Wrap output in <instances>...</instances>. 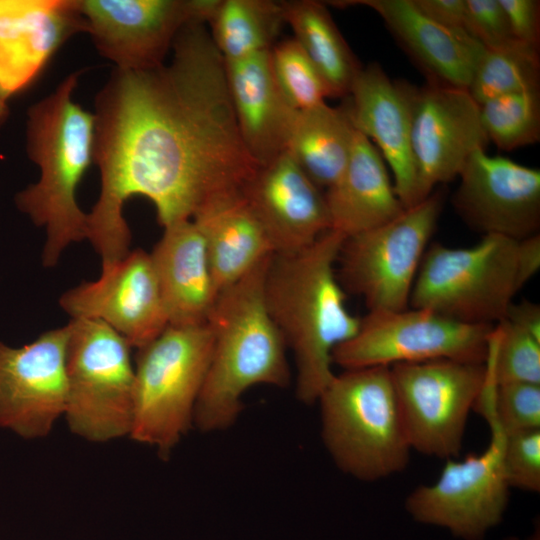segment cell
I'll return each mask as SVG.
<instances>
[{"label": "cell", "instance_id": "52a82bcc", "mask_svg": "<svg viewBox=\"0 0 540 540\" xmlns=\"http://www.w3.org/2000/svg\"><path fill=\"white\" fill-rule=\"evenodd\" d=\"M525 284L517 240L483 235L464 248L433 243L424 254L409 307L466 324L494 326L505 318Z\"/></svg>", "mask_w": 540, "mask_h": 540}, {"label": "cell", "instance_id": "7c38bea8", "mask_svg": "<svg viewBox=\"0 0 540 540\" xmlns=\"http://www.w3.org/2000/svg\"><path fill=\"white\" fill-rule=\"evenodd\" d=\"M490 430L482 453L447 459L433 484L407 496L405 507L415 521L445 528L463 540H482L502 521L511 488L502 462L503 434L495 426Z\"/></svg>", "mask_w": 540, "mask_h": 540}, {"label": "cell", "instance_id": "836d02e7", "mask_svg": "<svg viewBox=\"0 0 540 540\" xmlns=\"http://www.w3.org/2000/svg\"><path fill=\"white\" fill-rule=\"evenodd\" d=\"M502 462L510 488L540 491V430L503 435Z\"/></svg>", "mask_w": 540, "mask_h": 540}, {"label": "cell", "instance_id": "3957f363", "mask_svg": "<svg viewBox=\"0 0 540 540\" xmlns=\"http://www.w3.org/2000/svg\"><path fill=\"white\" fill-rule=\"evenodd\" d=\"M81 73L66 76L27 110L26 152L40 176L14 201L45 229L41 260L46 268L54 267L71 244L87 239V213L77 202V189L93 163L95 119L73 99Z\"/></svg>", "mask_w": 540, "mask_h": 540}, {"label": "cell", "instance_id": "e575fe53", "mask_svg": "<svg viewBox=\"0 0 540 540\" xmlns=\"http://www.w3.org/2000/svg\"><path fill=\"white\" fill-rule=\"evenodd\" d=\"M464 30L485 49L515 42L499 0H466Z\"/></svg>", "mask_w": 540, "mask_h": 540}, {"label": "cell", "instance_id": "d590c367", "mask_svg": "<svg viewBox=\"0 0 540 540\" xmlns=\"http://www.w3.org/2000/svg\"><path fill=\"white\" fill-rule=\"evenodd\" d=\"M513 39L538 49L540 2L536 0H499Z\"/></svg>", "mask_w": 540, "mask_h": 540}, {"label": "cell", "instance_id": "cb8c5ba5", "mask_svg": "<svg viewBox=\"0 0 540 540\" xmlns=\"http://www.w3.org/2000/svg\"><path fill=\"white\" fill-rule=\"evenodd\" d=\"M324 196L330 229L345 238L378 227L405 210L380 152L358 131L346 167Z\"/></svg>", "mask_w": 540, "mask_h": 540}, {"label": "cell", "instance_id": "4fadbf2b", "mask_svg": "<svg viewBox=\"0 0 540 540\" xmlns=\"http://www.w3.org/2000/svg\"><path fill=\"white\" fill-rule=\"evenodd\" d=\"M68 325L12 347L0 340V428L26 440L47 437L63 417Z\"/></svg>", "mask_w": 540, "mask_h": 540}, {"label": "cell", "instance_id": "9a60e30c", "mask_svg": "<svg viewBox=\"0 0 540 540\" xmlns=\"http://www.w3.org/2000/svg\"><path fill=\"white\" fill-rule=\"evenodd\" d=\"M59 305L71 319L100 321L140 348L169 325L150 253L130 250L100 276L64 292Z\"/></svg>", "mask_w": 540, "mask_h": 540}, {"label": "cell", "instance_id": "d6a6232c", "mask_svg": "<svg viewBox=\"0 0 540 540\" xmlns=\"http://www.w3.org/2000/svg\"><path fill=\"white\" fill-rule=\"evenodd\" d=\"M270 61L280 90L295 110L312 108L331 97L321 74L293 38L275 43Z\"/></svg>", "mask_w": 540, "mask_h": 540}, {"label": "cell", "instance_id": "60d3db41", "mask_svg": "<svg viewBox=\"0 0 540 540\" xmlns=\"http://www.w3.org/2000/svg\"><path fill=\"white\" fill-rule=\"evenodd\" d=\"M508 540H520V539H517V538H510ZM527 540H539V535H533L531 538L527 539Z\"/></svg>", "mask_w": 540, "mask_h": 540}, {"label": "cell", "instance_id": "ffe728a7", "mask_svg": "<svg viewBox=\"0 0 540 540\" xmlns=\"http://www.w3.org/2000/svg\"><path fill=\"white\" fill-rule=\"evenodd\" d=\"M84 32L78 0H0V86L29 84L71 36Z\"/></svg>", "mask_w": 540, "mask_h": 540}, {"label": "cell", "instance_id": "83f0119b", "mask_svg": "<svg viewBox=\"0 0 540 540\" xmlns=\"http://www.w3.org/2000/svg\"><path fill=\"white\" fill-rule=\"evenodd\" d=\"M284 23L282 1L221 0L208 25L224 60L236 61L269 51Z\"/></svg>", "mask_w": 540, "mask_h": 540}, {"label": "cell", "instance_id": "8d00e7d4", "mask_svg": "<svg viewBox=\"0 0 540 540\" xmlns=\"http://www.w3.org/2000/svg\"><path fill=\"white\" fill-rule=\"evenodd\" d=\"M418 10L435 23L464 29L466 0H413Z\"/></svg>", "mask_w": 540, "mask_h": 540}, {"label": "cell", "instance_id": "ba28073f", "mask_svg": "<svg viewBox=\"0 0 540 540\" xmlns=\"http://www.w3.org/2000/svg\"><path fill=\"white\" fill-rule=\"evenodd\" d=\"M67 325V426L92 443L129 437L135 385L131 345L100 321L70 319Z\"/></svg>", "mask_w": 540, "mask_h": 540}, {"label": "cell", "instance_id": "1f68e13d", "mask_svg": "<svg viewBox=\"0 0 540 540\" xmlns=\"http://www.w3.org/2000/svg\"><path fill=\"white\" fill-rule=\"evenodd\" d=\"M485 366L496 385L510 382L540 384V340L502 320L491 333Z\"/></svg>", "mask_w": 540, "mask_h": 540}, {"label": "cell", "instance_id": "4316f807", "mask_svg": "<svg viewBox=\"0 0 540 540\" xmlns=\"http://www.w3.org/2000/svg\"><path fill=\"white\" fill-rule=\"evenodd\" d=\"M284 21L327 84L331 97H347L361 70L326 6L312 0L282 1Z\"/></svg>", "mask_w": 540, "mask_h": 540}, {"label": "cell", "instance_id": "5bb4252c", "mask_svg": "<svg viewBox=\"0 0 540 540\" xmlns=\"http://www.w3.org/2000/svg\"><path fill=\"white\" fill-rule=\"evenodd\" d=\"M488 143L480 106L467 89L431 80L416 88L411 145L418 202L458 177L470 156Z\"/></svg>", "mask_w": 540, "mask_h": 540}, {"label": "cell", "instance_id": "6da1fadb", "mask_svg": "<svg viewBox=\"0 0 540 540\" xmlns=\"http://www.w3.org/2000/svg\"><path fill=\"white\" fill-rule=\"evenodd\" d=\"M171 50L169 62L152 68H114L95 97L100 192L87 213V240L102 266L130 251L123 210L131 197L149 199L164 228L243 192L259 168L242 140L225 60L206 24H186Z\"/></svg>", "mask_w": 540, "mask_h": 540}, {"label": "cell", "instance_id": "d6986e66", "mask_svg": "<svg viewBox=\"0 0 540 540\" xmlns=\"http://www.w3.org/2000/svg\"><path fill=\"white\" fill-rule=\"evenodd\" d=\"M243 195L274 254L298 252L330 230L324 193L286 151L258 168Z\"/></svg>", "mask_w": 540, "mask_h": 540}, {"label": "cell", "instance_id": "603a6c76", "mask_svg": "<svg viewBox=\"0 0 540 540\" xmlns=\"http://www.w3.org/2000/svg\"><path fill=\"white\" fill-rule=\"evenodd\" d=\"M373 9L430 80L468 89L485 48L464 29H452L423 15L413 0L342 1Z\"/></svg>", "mask_w": 540, "mask_h": 540}, {"label": "cell", "instance_id": "7a4b0ae2", "mask_svg": "<svg viewBox=\"0 0 540 540\" xmlns=\"http://www.w3.org/2000/svg\"><path fill=\"white\" fill-rule=\"evenodd\" d=\"M345 237L334 230L310 246L273 254L263 286L264 303L296 364V398L317 403L333 379V352L352 338L360 319L346 305L336 263Z\"/></svg>", "mask_w": 540, "mask_h": 540}, {"label": "cell", "instance_id": "ab89813d", "mask_svg": "<svg viewBox=\"0 0 540 540\" xmlns=\"http://www.w3.org/2000/svg\"><path fill=\"white\" fill-rule=\"evenodd\" d=\"M9 97L10 96L0 86V128L5 124L9 115L7 104Z\"/></svg>", "mask_w": 540, "mask_h": 540}, {"label": "cell", "instance_id": "9c48e42d", "mask_svg": "<svg viewBox=\"0 0 540 540\" xmlns=\"http://www.w3.org/2000/svg\"><path fill=\"white\" fill-rule=\"evenodd\" d=\"M442 207L443 194L433 191L394 219L345 238L336 263L345 292L362 297L368 312L408 308Z\"/></svg>", "mask_w": 540, "mask_h": 540}, {"label": "cell", "instance_id": "d4e9b609", "mask_svg": "<svg viewBox=\"0 0 540 540\" xmlns=\"http://www.w3.org/2000/svg\"><path fill=\"white\" fill-rule=\"evenodd\" d=\"M192 220L204 238L218 293L274 254L243 192L208 204Z\"/></svg>", "mask_w": 540, "mask_h": 540}, {"label": "cell", "instance_id": "f1b7e54d", "mask_svg": "<svg viewBox=\"0 0 540 540\" xmlns=\"http://www.w3.org/2000/svg\"><path fill=\"white\" fill-rule=\"evenodd\" d=\"M539 76L538 49L515 41L484 50L467 90L481 105L502 95L537 90Z\"/></svg>", "mask_w": 540, "mask_h": 540}, {"label": "cell", "instance_id": "7402d4cb", "mask_svg": "<svg viewBox=\"0 0 540 540\" xmlns=\"http://www.w3.org/2000/svg\"><path fill=\"white\" fill-rule=\"evenodd\" d=\"M150 257L169 325L206 323L219 293L204 238L194 221L164 227Z\"/></svg>", "mask_w": 540, "mask_h": 540}, {"label": "cell", "instance_id": "f35d334b", "mask_svg": "<svg viewBox=\"0 0 540 540\" xmlns=\"http://www.w3.org/2000/svg\"><path fill=\"white\" fill-rule=\"evenodd\" d=\"M520 269L527 283L540 268V235L519 241Z\"/></svg>", "mask_w": 540, "mask_h": 540}, {"label": "cell", "instance_id": "44dd1931", "mask_svg": "<svg viewBox=\"0 0 540 540\" xmlns=\"http://www.w3.org/2000/svg\"><path fill=\"white\" fill-rule=\"evenodd\" d=\"M228 89L238 128L251 157L260 166L284 153L299 111L280 90L270 50L225 61Z\"/></svg>", "mask_w": 540, "mask_h": 540}, {"label": "cell", "instance_id": "f546056e", "mask_svg": "<svg viewBox=\"0 0 540 540\" xmlns=\"http://www.w3.org/2000/svg\"><path fill=\"white\" fill-rule=\"evenodd\" d=\"M479 106L489 142L499 149L512 151L539 141V89L502 95Z\"/></svg>", "mask_w": 540, "mask_h": 540}, {"label": "cell", "instance_id": "484cf974", "mask_svg": "<svg viewBox=\"0 0 540 540\" xmlns=\"http://www.w3.org/2000/svg\"><path fill=\"white\" fill-rule=\"evenodd\" d=\"M355 134L344 106L324 102L298 112L286 152L315 185L327 189L346 167Z\"/></svg>", "mask_w": 540, "mask_h": 540}, {"label": "cell", "instance_id": "4dcf8cb0", "mask_svg": "<svg viewBox=\"0 0 540 540\" xmlns=\"http://www.w3.org/2000/svg\"><path fill=\"white\" fill-rule=\"evenodd\" d=\"M503 435L540 430V384L510 382L496 385L487 374L474 406Z\"/></svg>", "mask_w": 540, "mask_h": 540}, {"label": "cell", "instance_id": "5b68a950", "mask_svg": "<svg viewBox=\"0 0 540 540\" xmlns=\"http://www.w3.org/2000/svg\"><path fill=\"white\" fill-rule=\"evenodd\" d=\"M317 403L322 441L343 473L372 482L407 467L412 449L390 367L335 374Z\"/></svg>", "mask_w": 540, "mask_h": 540}, {"label": "cell", "instance_id": "8992f818", "mask_svg": "<svg viewBox=\"0 0 540 540\" xmlns=\"http://www.w3.org/2000/svg\"><path fill=\"white\" fill-rule=\"evenodd\" d=\"M212 349L207 322L168 325L137 349L130 439L156 449L163 459L171 454L193 426Z\"/></svg>", "mask_w": 540, "mask_h": 540}, {"label": "cell", "instance_id": "8fae6325", "mask_svg": "<svg viewBox=\"0 0 540 540\" xmlns=\"http://www.w3.org/2000/svg\"><path fill=\"white\" fill-rule=\"evenodd\" d=\"M494 326L413 307L368 312L356 334L334 350L333 364L347 370L434 359L485 363Z\"/></svg>", "mask_w": 540, "mask_h": 540}, {"label": "cell", "instance_id": "2e32d148", "mask_svg": "<svg viewBox=\"0 0 540 540\" xmlns=\"http://www.w3.org/2000/svg\"><path fill=\"white\" fill-rule=\"evenodd\" d=\"M452 203L457 214L483 235L517 241L539 234L540 171L505 157L475 151L459 176Z\"/></svg>", "mask_w": 540, "mask_h": 540}, {"label": "cell", "instance_id": "e0dca14e", "mask_svg": "<svg viewBox=\"0 0 540 540\" xmlns=\"http://www.w3.org/2000/svg\"><path fill=\"white\" fill-rule=\"evenodd\" d=\"M78 5L84 32L121 70L163 64L180 30L199 22L194 0H78Z\"/></svg>", "mask_w": 540, "mask_h": 540}, {"label": "cell", "instance_id": "277c9868", "mask_svg": "<svg viewBox=\"0 0 540 540\" xmlns=\"http://www.w3.org/2000/svg\"><path fill=\"white\" fill-rule=\"evenodd\" d=\"M271 256L222 290L208 317L213 349L193 418L203 433L231 427L244 408L243 395L253 386L290 384L287 348L264 303Z\"/></svg>", "mask_w": 540, "mask_h": 540}, {"label": "cell", "instance_id": "30bf717a", "mask_svg": "<svg viewBox=\"0 0 540 540\" xmlns=\"http://www.w3.org/2000/svg\"><path fill=\"white\" fill-rule=\"evenodd\" d=\"M412 450L442 459L462 448L469 413L485 386V363L434 359L390 366Z\"/></svg>", "mask_w": 540, "mask_h": 540}, {"label": "cell", "instance_id": "74e56055", "mask_svg": "<svg viewBox=\"0 0 540 540\" xmlns=\"http://www.w3.org/2000/svg\"><path fill=\"white\" fill-rule=\"evenodd\" d=\"M503 320H506L540 340V307L530 301L512 303Z\"/></svg>", "mask_w": 540, "mask_h": 540}, {"label": "cell", "instance_id": "ac0fdd59", "mask_svg": "<svg viewBox=\"0 0 540 540\" xmlns=\"http://www.w3.org/2000/svg\"><path fill=\"white\" fill-rule=\"evenodd\" d=\"M416 88L392 81L381 66L361 68L343 105L356 131L377 145L393 173V185L405 208L418 203L411 129Z\"/></svg>", "mask_w": 540, "mask_h": 540}]
</instances>
